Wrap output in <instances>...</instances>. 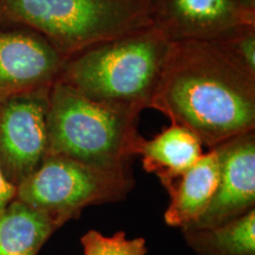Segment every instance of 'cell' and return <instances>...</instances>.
I'll use <instances>...</instances> for the list:
<instances>
[{
    "instance_id": "1",
    "label": "cell",
    "mask_w": 255,
    "mask_h": 255,
    "mask_svg": "<svg viewBox=\"0 0 255 255\" xmlns=\"http://www.w3.org/2000/svg\"><path fill=\"white\" fill-rule=\"evenodd\" d=\"M151 108L212 149L255 131V77L219 43H173Z\"/></svg>"
},
{
    "instance_id": "2",
    "label": "cell",
    "mask_w": 255,
    "mask_h": 255,
    "mask_svg": "<svg viewBox=\"0 0 255 255\" xmlns=\"http://www.w3.org/2000/svg\"><path fill=\"white\" fill-rule=\"evenodd\" d=\"M171 49L151 24L69 57L58 79L92 100L141 113L152 107Z\"/></svg>"
},
{
    "instance_id": "3",
    "label": "cell",
    "mask_w": 255,
    "mask_h": 255,
    "mask_svg": "<svg viewBox=\"0 0 255 255\" xmlns=\"http://www.w3.org/2000/svg\"><path fill=\"white\" fill-rule=\"evenodd\" d=\"M139 111L95 101L60 79L49 91L47 155L107 170H130L142 137Z\"/></svg>"
},
{
    "instance_id": "4",
    "label": "cell",
    "mask_w": 255,
    "mask_h": 255,
    "mask_svg": "<svg viewBox=\"0 0 255 255\" xmlns=\"http://www.w3.org/2000/svg\"><path fill=\"white\" fill-rule=\"evenodd\" d=\"M0 15L40 33L65 58L151 25L145 0H0Z\"/></svg>"
},
{
    "instance_id": "5",
    "label": "cell",
    "mask_w": 255,
    "mask_h": 255,
    "mask_svg": "<svg viewBox=\"0 0 255 255\" xmlns=\"http://www.w3.org/2000/svg\"><path fill=\"white\" fill-rule=\"evenodd\" d=\"M135 186L130 170H107L58 155L17 186L15 199L45 212L59 227L89 206L126 199Z\"/></svg>"
},
{
    "instance_id": "6",
    "label": "cell",
    "mask_w": 255,
    "mask_h": 255,
    "mask_svg": "<svg viewBox=\"0 0 255 255\" xmlns=\"http://www.w3.org/2000/svg\"><path fill=\"white\" fill-rule=\"evenodd\" d=\"M49 91L40 89L0 103V168L15 188L47 156Z\"/></svg>"
},
{
    "instance_id": "7",
    "label": "cell",
    "mask_w": 255,
    "mask_h": 255,
    "mask_svg": "<svg viewBox=\"0 0 255 255\" xmlns=\"http://www.w3.org/2000/svg\"><path fill=\"white\" fill-rule=\"evenodd\" d=\"M151 24L173 43L220 41L255 25V8L240 0H150Z\"/></svg>"
},
{
    "instance_id": "8",
    "label": "cell",
    "mask_w": 255,
    "mask_h": 255,
    "mask_svg": "<svg viewBox=\"0 0 255 255\" xmlns=\"http://www.w3.org/2000/svg\"><path fill=\"white\" fill-rule=\"evenodd\" d=\"M65 60L38 32L0 26V103L13 96L51 88Z\"/></svg>"
},
{
    "instance_id": "9",
    "label": "cell",
    "mask_w": 255,
    "mask_h": 255,
    "mask_svg": "<svg viewBox=\"0 0 255 255\" xmlns=\"http://www.w3.org/2000/svg\"><path fill=\"white\" fill-rule=\"evenodd\" d=\"M219 184L208 208L187 228H212L255 208V132L248 131L220 143Z\"/></svg>"
},
{
    "instance_id": "10",
    "label": "cell",
    "mask_w": 255,
    "mask_h": 255,
    "mask_svg": "<svg viewBox=\"0 0 255 255\" xmlns=\"http://www.w3.org/2000/svg\"><path fill=\"white\" fill-rule=\"evenodd\" d=\"M196 135L180 124L171 123L151 139H141L137 155L145 171L156 175L167 191L203 154Z\"/></svg>"
},
{
    "instance_id": "11",
    "label": "cell",
    "mask_w": 255,
    "mask_h": 255,
    "mask_svg": "<svg viewBox=\"0 0 255 255\" xmlns=\"http://www.w3.org/2000/svg\"><path fill=\"white\" fill-rule=\"evenodd\" d=\"M219 184V159L215 149L203 152L178 177L170 190V203L164 221L170 227L187 228L205 214Z\"/></svg>"
},
{
    "instance_id": "12",
    "label": "cell",
    "mask_w": 255,
    "mask_h": 255,
    "mask_svg": "<svg viewBox=\"0 0 255 255\" xmlns=\"http://www.w3.org/2000/svg\"><path fill=\"white\" fill-rule=\"evenodd\" d=\"M58 228L45 212L12 200L0 213V255H38Z\"/></svg>"
},
{
    "instance_id": "13",
    "label": "cell",
    "mask_w": 255,
    "mask_h": 255,
    "mask_svg": "<svg viewBox=\"0 0 255 255\" xmlns=\"http://www.w3.org/2000/svg\"><path fill=\"white\" fill-rule=\"evenodd\" d=\"M197 255H255V208L212 228H183Z\"/></svg>"
},
{
    "instance_id": "14",
    "label": "cell",
    "mask_w": 255,
    "mask_h": 255,
    "mask_svg": "<svg viewBox=\"0 0 255 255\" xmlns=\"http://www.w3.org/2000/svg\"><path fill=\"white\" fill-rule=\"evenodd\" d=\"M83 255H146L143 238L129 239L123 232L107 237L97 231H89L81 239Z\"/></svg>"
},
{
    "instance_id": "15",
    "label": "cell",
    "mask_w": 255,
    "mask_h": 255,
    "mask_svg": "<svg viewBox=\"0 0 255 255\" xmlns=\"http://www.w3.org/2000/svg\"><path fill=\"white\" fill-rule=\"evenodd\" d=\"M216 43L238 65L255 77V25L241 28Z\"/></svg>"
},
{
    "instance_id": "16",
    "label": "cell",
    "mask_w": 255,
    "mask_h": 255,
    "mask_svg": "<svg viewBox=\"0 0 255 255\" xmlns=\"http://www.w3.org/2000/svg\"><path fill=\"white\" fill-rule=\"evenodd\" d=\"M15 191L17 188L8 182L0 168V213L7 207L12 200L15 199Z\"/></svg>"
},
{
    "instance_id": "17",
    "label": "cell",
    "mask_w": 255,
    "mask_h": 255,
    "mask_svg": "<svg viewBox=\"0 0 255 255\" xmlns=\"http://www.w3.org/2000/svg\"><path fill=\"white\" fill-rule=\"evenodd\" d=\"M240 1L252 8H255V0H240Z\"/></svg>"
},
{
    "instance_id": "18",
    "label": "cell",
    "mask_w": 255,
    "mask_h": 255,
    "mask_svg": "<svg viewBox=\"0 0 255 255\" xmlns=\"http://www.w3.org/2000/svg\"><path fill=\"white\" fill-rule=\"evenodd\" d=\"M145 1H148V2H149V4H150V0H145Z\"/></svg>"
}]
</instances>
